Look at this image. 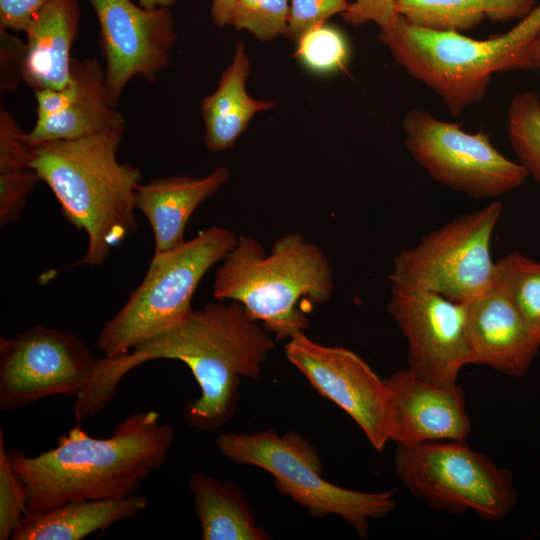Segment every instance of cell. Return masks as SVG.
Listing matches in <instances>:
<instances>
[{
    "mask_svg": "<svg viewBox=\"0 0 540 540\" xmlns=\"http://www.w3.org/2000/svg\"><path fill=\"white\" fill-rule=\"evenodd\" d=\"M275 341L241 303L215 299L128 353L98 359L75 397L74 420L80 424L101 413L129 371L151 360L171 359L186 364L201 392L185 406V422L200 431L217 430L237 409L241 377H259Z\"/></svg>",
    "mask_w": 540,
    "mask_h": 540,
    "instance_id": "6da1fadb",
    "label": "cell"
},
{
    "mask_svg": "<svg viewBox=\"0 0 540 540\" xmlns=\"http://www.w3.org/2000/svg\"><path fill=\"white\" fill-rule=\"evenodd\" d=\"M174 429L156 411L121 421L108 438H95L75 426L57 445L35 456L9 451L26 490L27 511L45 512L78 500L122 498L164 465Z\"/></svg>",
    "mask_w": 540,
    "mask_h": 540,
    "instance_id": "7a4b0ae2",
    "label": "cell"
},
{
    "mask_svg": "<svg viewBox=\"0 0 540 540\" xmlns=\"http://www.w3.org/2000/svg\"><path fill=\"white\" fill-rule=\"evenodd\" d=\"M124 131L33 145L30 167L50 187L66 220L88 237L84 257L67 268L100 266L137 229L142 173L118 161Z\"/></svg>",
    "mask_w": 540,
    "mask_h": 540,
    "instance_id": "3957f363",
    "label": "cell"
},
{
    "mask_svg": "<svg viewBox=\"0 0 540 540\" xmlns=\"http://www.w3.org/2000/svg\"><path fill=\"white\" fill-rule=\"evenodd\" d=\"M221 262L214 299L241 303L277 341L309 326L301 303H325L334 289L328 257L299 232L277 239L269 254L254 237L239 235Z\"/></svg>",
    "mask_w": 540,
    "mask_h": 540,
    "instance_id": "277c9868",
    "label": "cell"
},
{
    "mask_svg": "<svg viewBox=\"0 0 540 540\" xmlns=\"http://www.w3.org/2000/svg\"><path fill=\"white\" fill-rule=\"evenodd\" d=\"M539 28L540 3L508 32L484 40L423 29L401 16L379 39L401 67L458 115L484 98L494 73L534 69L530 48Z\"/></svg>",
    "mask_w": 540,
    "mask_h": 540,
    "instance_id": "5b68a950",
    "label": "cell"
},
{
    "mask_svg": "<svg viewBox=\"0 0 540 540\" xmlns=\"http://www.w3.org/2000/svg\"><path fill=\"white\" fill-rule=\"evenodd\" d=\"M236 240L229 229L212 226L153 255L141 283L100 330L97 347L108 357L123 355L184 320L201 279Z\"/></svg>",
    "mask_w": 540,
    "mask_h": 540,
    "instance_id": "8992f818",
    "label": "cell"
},
{
    "mask_svg": "<svg viewBox=\"0 0 540 540\" xmlns=\"http://www.w3.org/2000/svg\"><path fill=\"white\" fill-rule=\"evenodd\" d=\"M218 451L237 464L260 467L274 477L277 490L306 508L315 518L342 517L360 537H367L369 521L391 513V492L368 493L337 486L322 477L323 466L315 448L296 432L279 435L267 429L256 433H224Z\"/></svg>",
    "mask_w": 540,
    "mask_h": 540,
    "instance_id": "52a82bcc",
    "label": "cell"
},
{
    "mask_svg": "<svg viewBox=\"0 0 540 540\" xmlns=\"http://www.w3.org/2000/svg\"><path fill=\"white\" fill-rule=\"evenodd\" d=\"M395 472L411 494L435 509L504 519L517 503L512 473L465 440L397 444Z\"/></svg>",
    "mask_w": 540,
    "mask_h": 540,
    "instance_id": "ba28073f",
    "label": "cell"
},
{
    "mask_svg": "<svg viewBox=\"0 0 540 540\" xmlns=\"http://www.w3.org/2000/svg\"><path fill=\"white\" fill-rule=\"evenodd\" d=\"M502 203L461 214L435 229L393 259L391 284L433 292L467 304L490 288L495 263L490 244Z\"/></svg>",
    "mask_w": 540,
    "mask_h": 540,
    "instance_id": "9c48e42d",
    "label": "cell"
},
{
    "mask_svg": "<svg viewBox=\"0 0 540 540\" xmlns=\"http://www.w3.org/2000/svg\"><path fill=\"white\" fill-rule=\"evenodd\" d=\"M405 146L436 182L474 199L496 198L522 186L525 168L503 154L483 131L469 133L460 123L415 108L402 122Z\"/></svg>",
    "mask_w": 540,
    "mask_h": 540,
    "instance_id": "30bf717a",
    "label": "cell"
},
{
    "mask_svg": "<svg viewBox=\"0 0 540 540\" xmlns=\"http://www.w3.org/2000/svg\"><path fill=\"white\" fill-rule=\"evenodd\" d=\"M98 358L85 341L35 324L12 339L0 337V410L13 411L53 395L76 397Z\"/></svg>",
    "mask_w": 540,
    "mask_h": 540,
    "instance_id": "8fae6325",
    "label": "cell"
},
{
    "mask_svg": "<svg viewBox=\"0 0 540 540\" xmlns=\"http://www.w3.org/2000/svg\"><path fill=\"white\" fill-rule=\"evenodd\" d=\"M284 350L319 394L344 410L371 445L382 451L392 435L391 395L385 380L352 350L319 344L303 331L289 338Z\"/></svg>",
    "mask_w": 540,
    "mask_h": 540,
    "instance_id": "7c38bea8",
    "label": "cell"
},
{
    "mask_svg": "<svg viewBox=\"0 0 540 540\" xmlns=\"http://www.w3.org/2000/svg\"><path fill=\"white\" fill-rule=\"evenodd\" d=\"M388 311L408 342V368L436 385L457 383L460 370L470 364L466 304L391 284Z\"/></svg>",
    "mask_w": 540,
    "mask_h": 540,
    "instance_id": "4fadbf2b",
    "label": "cell"
},
{
    "mask_svg": "<svg viewBox=\"0 0 540 540\" xmlns=\"http://www.w3.org/2000/svg\"><path fill=\"white\" fill-rule=\"evenodd\" d=\"M99 24L109 99L119 97L135 76L156 81L168 66L176 39L170 7L147 9L131 0H87Z\"/></svg>",
    "mask_w": 540,
    "mask_h": 540,
    "instance_id": "5bb4252c",
    "label": "cell"
},
{
    "mask_svg": "<svg viewBox=\"0 0 540 540\" xmlns=\"http://www.w3.org/2000/svg\"><path fill=\"white\" fill-rule=\"evenodd\" d=\"M391 395L392 435L397 444L466 440L471 422L457 384L436 385L400 369L384 379Z\"/></svg>",
    "mask_w": 540,
    "mask_h": 540,
    "instance_id": "9a60e30c",
    "label": "cell"
},
{
    "mask_svg": "<svg viewBox=\"0 0 540 540\" xmlns=\"http://www.w3.org/2000/svg\"><path fill=\"white\" fill-rule=\"evenodd\" d=\"M470 364L522 377L540 348V334L496 287L466 304Z\"/></svg>",
    "mask_w": 540,
    "mask_h": 540,
    "instance_id": "2e32d148",
    "label": "cell"
},
{
    "mask_svg": "<svg viewBox=\"0 0 540 540\" xmlns=\"http://www.w3.org/2000/svg\"><path fill=\"white\" fill-rule=\"evenodd\" d=\"M79 20L77 0H50L27 24L23 80L34 91L70 83L71 48Z\"/></svg>",
    "mask_w": 540,
    "mask_h": 540,
    "instance_id": "e0dca14e",
    "label": "cell"
},
{
    "mask_svg": "<svg viewBox=\"0 0 540 540\" xmlns=\"http://www.w3.org/2000/svg\"><path fill=\"white\" fill-rule=\"evenodd\" d=\"M226 167L193 178L171 176L140 184L135 207L149 221L154 234V255L162 254L184 241L187 222L195 209L215 194L228 180Z\"/></svg>",
    "mask_w": 540,
    "mask_h": 540,
    "instance_id": "ac0fdd59",
    "label": "cell"
},
{
    "mask_svg": "<svg viewBox=\"0 0 540 540\" xmlns=\"http://www.w3.org/2000/svg\"><path fill=\"white\" fill-rule=\"evenodd\" d=\"M71 73L79 82L78 96L62 112L36 120L28 132L32 145L125 130L124 116L109 99L100 62L96 58H72Z\"/></svg>",
    "mask_w": 540,
    "mask_h": 540,
    "instance_id": "d6986e66",
    "label": "cell"
},
{
    "mask_svg": "<svg viewBox=\"0 0 540 540\" xmlns=\"http://www.w3.org/2000/svg\"><path fill=\"white\" fill-rule=\"evenodd\" d=\"M143 494L122 498L71 501L45 512L27 514L12 540H81L111 525L135 519L148 506Z\"/></svg>",
    "mask_w": 540,
    "mask_h": 540,
    "instance_id": "ffe728a7",
    "label": "cell"
},
{
    "mask_svg": "<svg viewBox=\"0 0 540 540\" xmlns=\"http://www.w3.org/2000/svg\"><path fill=\"white\" fill-rule=\"evenodd\" d=\"M249 69L245 46L238 43L231 63L221 74L217 89L202 99L204 143L211 152L231 148L257 112L275 106L272 101L255 99L247 93Z\"/></svg>",
    "mask_w": 540,
    "mask_h": 540,
    "instance_id": "44dd1931",
    "label": "cell"
},
{
    "mask_svg": "<svg viewBox=\"0 0 540 540\" xmlns=\"http://www.w3.org/2000/svg\"><path fill=\"white\" fill-rule=\"evenodd\" d=\"M189 490L203 540L270 539L256 525L254 511L247 498L231 481L195 472L190 477Z\"/></svg>",
    "mask_w": 540,
    "mask_h": 540,
    "instance_id": "7402d4cb",
    "label": "cell"
},
{
    "mask_svg": "<svg viewBox=\"0 0 540 540\" xmlns=\"http://www.w3.org/2000/svg\"><path fill=\"white\" fill-rule=\"evenodd\" d=\"M536 0H398L397 11L410 24L433 31L463 33L485 19L506 23L523 19Z\"/></svg>",
    "mask_w": 540,
    "mask_h": 540,
    "instance_id": "603a6c76",
    "label": "cell"
},
{
    "mask_svg": "<svg viewBox=\"0 0 540 540\" xmlns=\"http://www.w3.org/2000/svg\"><path fill=\"white\" fill-rule=\"evenodd\" d=\"M540 334V263L517 252L495 262L494 282Z\"/></svg>",
    "mask_w": 540,
    "mask_h": 540,
    "instance_id": "cb8c5ba5",
    "label": "cell"
},
{
    "mask_svg": "<svg viewBox=\"0 0 540 540\" xmlns=\"http://www.w3.org/2000/svg\"><path fill=\"white\" fill-rule=\"evenodd\" d=\"M508 137L519 163L540 185V98L532 90L517 93L508 112Z\"/></svg>",
    "mask_w": 540,
    "mask_h": 540,
    "instance_id": "d4e9b609",
    "label": "cell"
},
{
    "mask_svg": "<svg viewBox=\"0 0 540 540\" xmlns=\"http://www.w3.org/2000/svg\"><path fill=\"white\" fill-rule=\"evenodd\" d=\"M291 0H238L232 26L246 30L259 40L285 35Z\"/></svg>",
    "mask_w": 540,
    "mask_h": 540,
    "instance_id": "484cf974",
    "label": "cell"
},
{
    "mask_svg": "<svg viewBox=\"0 0 540 540\" xmlns=\"http://www.w3.org/2000/svg\"><path fill=\"white\" fill-rule=\"evenodd\" d=\"M297 55L309 69L318 73L342 68L348 59V45L342 33L323 24L306 32L297 42Z\"/></svg>",
    "mask_w": 540,
    "mask_h": 540,
    "instance_id": "4316f807",
    "label": "cell"
},
{
    "mask_svg": "<svg viewBox=\"0 0 540 540\" xmlns=\"http://www.w3.org/2000/svg\"><path fill=\"white\" fill-rule=\"evenodd\" d=\"M27 512L25 486L12 465L0 429V540L11 539Z\"/></svg>",
    "mask_w": 540,
    "mask_h": 540,
    "instance_id": "83f0119b",
    "label": "cell"
},
{
    "mask_svg": "<svg viewBox=\"0 0 540 540\" xmlns=\"http://www.w3.org/2000/svg\"><path fill=\"white\" fill-rule=\"evenodd\" d=\"M41 181L32 168L0 172V225L16 222L26 206L27 197Z\"/></svg>",
    "mask_w": 540,
    "mask_h": 540,
    "instance_id": "f1b7e54d",
    "label": "cell"
},
{
    "mask_svg": "<svg viewBox=\"0 0 540 540\" xmlns=\"http://www.w3.org/2000/svg\"><path fill=\"white\" fill-rule=\"evenodd\" d=\"M349 7L347 0H291L285 35L298 42L309 30L325 24L336 14H343Z\"/></svg>",
    "mask_w": 540,
    "mask_h": 540,
    "instance_id": "f546056e",
    "label": "cell"
},
{
    "mask_svg": "<svg viewBox=\"0 0 540 540\" xmlns=\"http://www.w3.org/2000/svg\"><path fill=\"white\" fill-rule=\"evenodd\" d=\"M33 145L28 132L4 108L0 110V172L31 168Z\"/></svg>",
    "mask_w": 540,
    "mask_h": 540,
    "instance_id": "4dcf8cb0",
    "label": "cell"
},
{
    "mask_svg": "<svg viewBox=\"0 0 540 540\" xmlns=\"http://www.w3.org/2000/svg\"><path fill=\"white\" fill-rule=\"evenodd\" d=\"M26 44L0 27V91L14 92L23 80Z\"/></svg>",
    "mask_w": 540,
    "mask_h": 540,
    "instance_id": "1f68e13d",
    "label": "cell"
},
{
    "mask_svg": "<svg viewBox=\"0 0 540 540\" xmlns=\"http://www.w3.org/2000/svg\"><path fill=\"white\" fill-rule=\"evenodd\" d=\"M397 2L398 0H352L348 9L341 15L353 26L373 22L379 27L380 32L387 31L395 25L400 16Z\"/></svg>",
    "mask_w": 540,
    "mask_h": 540,
    "instance_id": "d6a6232c",
    "label": "cell"
},
{
    "mask_svg": "<svg viewBox=\"0 0 540 540\" xmlns=\"http://www.w3.org/2000/svg\"><path fill=\"white\" fill-rule=\"evenodd\" d=\"M79 93V82L71 73L70 83L61 89L35 91L37 120H44L68 108Z\"/></svg>",
    "mask_w": 540,
    "mask_h": 540,
    "instance_id": "836d02e7",
    "label": "cell"
},
{
    "mask_svg": "<svg viewBox=\"0 0 540 540\" xmlns=\"http://www.w3.org/2000/svg\"><path fill=\"white\" fill-rule=\"evenodd\" d=\"M50 0H0V27L24 32L33 16Z\"/></svg>",
    "mask_w": 540,
    "mask_h": 540,
    "instance_id": "e575fe53",
    "label": "cell"
},
{
    "mask_svg": "<svg viewBox=\"0 0 540 540\" xmlns=\"http://www.w3.org/2000/svg\"><path fill=\"white\" fill-rule=\"evenodd\" d=\"M238 0H212L211 19L213 23L222 28L232 24L234 10Z\"/></svg>",
    "mask_w": 540,
    "mask_h": 540,
    "instance_id": "d590c367",
    "label": "cell"
},
{
    "mask_svg": "<svg viewBox=\"0 0 540 540\" xmlns=\"http://www.w3.org/2000/svg\"><path fill=\"white\" fill-rule=\"evenodd\" d=\"M530 54L534 69L540 70V28L532 40Z\"/></svg>",
    "mask_w": 540,
    "mask_h": 540,
    "instance_id": "8d00e7d4",
    "label": "cell"
},
{
    "mask_svg": "<svg viewBox=\"0 0 540 540\" xmlns=\"http://www.w3.org/2000/svg\"><path fill=\"white\" fill-rule=\"evenodd\" d=\"M138 4L147 9H154L158 7H171L175 4L176 0H137Z\"/></svg>",
    "mask_w": 540,
    "mask_h": 540,
    "instance_id": "74e56055",
    "label": "cell"
}]
</instances>
